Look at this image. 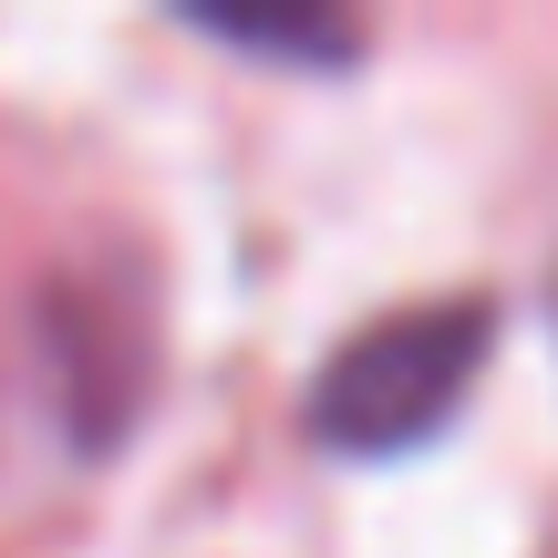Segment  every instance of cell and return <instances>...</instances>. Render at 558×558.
<instances>
[{"mask_svg":"<svg viewBox=\"0 0 558 558\" xmlns=\"http://www.w3.org/2000/svg\"><path fill=\"white\" fill-rule=\"evenodd\" d=\"M497 352V300H414V311H383L320 362L311 383V435L331 456H403V445H435L456 424L465 383Z\"/></svg>","mask_w":558,"mask_h":558,"instance_id":"cell-1","label":"cell"}]
</instances>
